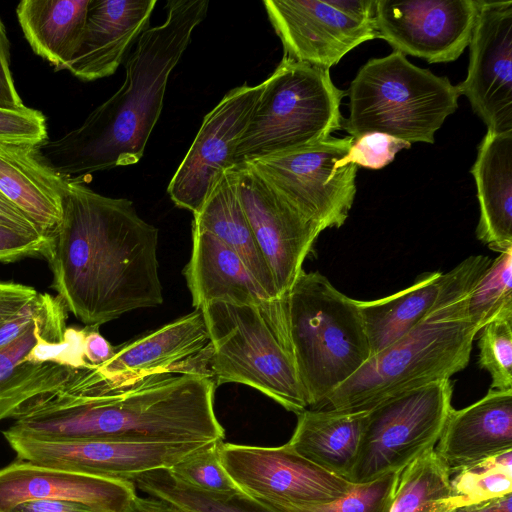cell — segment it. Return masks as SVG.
I'll return each mask as SVG.
<instances>
[{"instance_id": "obj_1", "label": "cell", "mask_w": 512, "mask_h": 512, "mask_svg": "<svg viewBox=\"0 0 512 512\" xmlns=\"http://www.w3.org/2000/svg\"><path fill=\"white\" fill-rule=\"evenodd\" d=\"M215 388L210 375L195 371L117 381L92 365L76 369L61 387L26 404L5 431L47 441L222 440Z\"/></svg>"}, {"instance_id": "obj_2", "label": "cell", "mask_w": 512, "mask_h": 512, "mask_svg": "<svg viewBox=\"0 0 512 512\" xmlns=\"http://www.w3.org/2000/svg\"><path fill=\"white\" fill-rule=\"evenodd\" d=\"M157 247L158 229L138 215L131 200L66 179L62 218L43 257L68 311L98 328L163 303Z\"/></svg>"}, {"instance_id": "obj_3", "label": "cell", "mask_w": 512, "mask_h": 512, "mask_svg": "<svg viewBox=\"0 0 512 512\" xmlns=\"http://www.w3.org/2000/svg\"><path fill=\"white\" fill-rule=\"evenodd\" d=\"M207 0H170L166 20L146 28L129 55L122 86L76 129L33 148L34 156L65 179L133 165L142 158L163 108L169 76L204 20Z\"/></svg>"}, {"instance_id": "obj_4", "label": "cell", "mask_w": 512, "mask_h": 512, "mask_svg": "<svg viewBox=\"0 0 512 512\" xmlns=\"http://www.w3.org/2000/svg\"><path fill=\"white\" fill-rule=\"evenodd\" d=\"M491 262L487 256L473 255L443 273L436 301L423 320L370 357L320 409L368 411L407 391L450 379L466 368L478 333L468 318V301Z\"/></svg>"}, {"instance_id": "obj_5", "label": "cell", "mask_w": 512, "mask_h": 512, "mask_svg": "<svg viewBox=\"0 0 512 512\" xmlns=\"http://www.w3.org/2000/svg\"><path fill=\"white\" fill-rule=\"evenodd\" d=\"M285 302L292 353L308 409H320L371 357L358 303L320 272L304 269Z\"/></svg>"}, {"instance_id": "obj_6", "label": "cell", "mask_w": 512, "mask_h": 512, "mask_svg": "<svg viewBox=\"0 0 512 512\" xmlns=\"http://www.w3.org/2000/svg\"><path fill=\"white\" fill-rule=\"evenodd\" d=\"M347 93L349 116L342 127L353 139L379 132L410 144H433L460 96L447 77L415 66L395 50L368 60Z\"/></svg>"}, {"instance_id": "obj_7", "label": "cell", "mask_w": 512, "mask_h": 512, "mask_svg": "<svg viewBox=\"0 0 512 512\" xmlns=\"http://www.w3.org/2000/svg\"><path fill=\"white\" fill-rule=\"evenodd\" d=\"M199 310L209 336L208 362L215 386L247 385L296 414L309 408L287 317L276 319L256 306L223 302L206 303Z\"/></svg>"}, {"instance_id": "obj_8", "label": "cell", "mask_w": 512, "mask_h": 512, "mask_svg": "<svg viewBox=\"0 0 512 512\" xmlns=\"http://www.w3.org/2000/svg\"><path fill=\"white\" fill-rule=\"evenodd\" d=\"M235 151V166L326 140L342 127L337 88L329 70L283 57L264 81Z\"/></svg>"}, {"instance_id": "obj_9", "label": "cell", "mask_w": 512, "mask_h": 512, "mask_svg": "<svg viewBox=\"0 0 512 512\" xmlns=\"http://www.w3.org/2000/svg\"><path fill=\"white\" fill-rule=\"evenodd\" d=\"M450 379L392 397L368 410L348 481L365 483L400 473L435 448L449 417Z\"/></svg>"}, {"instance_id": "obj_10", "label": "cell", "mask_w": 512, "mask_h": 512, "mask_svg": "<svg viewBox=\"0 0 512 512\" xmlns=\"http://www.w3.org/2000/svg\"><path fill=\"white\" fill-rule=\"evenodd\" d=\"M353 141L351 136H330L245 164L323 230L339 228L348 218L356 195L357 165L341 164Z\"/></svg>"}, {"instance_id": "obj_11", "label": "cell", "mask_w": 512, "mask_h": 512, "mask_svg": "<svg viewBox=\"0 0 512 512\" xmlns=\"http://www.w3.org/2000/svg\"><path fill=\"white\" fill-rule=\"evenodd\" d=\"M286 58L329 70L360 44L378 38L375 0H265Z\"/></svg>"}, {"instance_id": "obj_12", "label": "cell", "mask_w": 512, "mask_h": 512, "mask_svg": "<svg viewBox=\"0 0 512 512\" xmlns=\"http://www.w3.org/2000/svg\"><path fill=\"white\" fill-rule=\"evenodd\" d=\"M220 456L243 493L274 505L326 504L347 494L353 485L303 458L288 444L259 447L222 443Z\"/></svg>"}, {"instance_id": "obj_13", "label": "cell", "mask_w": 512, "mask_h": 512, "mask_svg": "<svg viewBox=\"0 0 512 512\" xmlns=\"http://www.w3.org/2000/svg\"><path fill=\"white\" fill-rule=\"evenodd\" d=\"M239 199L257 245L284 297L323 228L271 187L248 164L234 167Z\"/></svg>"}, {"instance_id": "obj_14", "label": "cell", "mask_w": 512, "mask_h": 512, "mask_svg": "<svg viewBox=\"0 0 512 512\" xmlns=\"http://www.w3.org/2000/svg\"><path fill=\"white\" fill-rule=\"evenodd\" d=\"M262 89L263 83L235 87L203 118L167 188L176 206L196 213L223 174L235 167L237 145Z\"/></svg>"}, {"instance_id": "obj_15", "label": "cell", "mask_w": 512, "mask_h": 512, "mask_svg": "<svg viewBox=\"0 0 512 512\" xmlns=\"http://www.w3.org/2000/svg\"><path fill=\"white\" fill-rule=\"evenodd\" d=\"M3 435L19 460L122 481H131L137 475L148 471L169 469L183 457L208 443L47 441L13 435L5 430Z\"/></svg>"}, {"instance_id": "obj_16", "label": "cell", "mask_w": 512, "mask_h": 512, "mask_svg": "<svg viewBox=\"0 0 512 512\" xmlns=\"http://www.w3.org/2000/svg\"><path fill=\"white\" fill-rule=\"evenodd\" d=\"M479 0H375L378 38L429 63L455 61L469 45Z\"/></svg>"}, {"instance_id": "obj_17", "label": "cell", "mask_w": 512, "mask_h": 512, "mask_svg": "<svg viewBox=\"0 0 512 512\" xmlns=\"http://www.w3.org/2000/svg\"><path fill=\"white\" fill-rule=\"evenodd\" d=\"M466 78L456 88L495 133L512 132V1L479 0Z\"/></svg>"}, {"instance_id": "obj_18", "label": "cell", "mask_w": 512, "mask_h": 512, "mask_svg": "<svg viewBox=\"0 0 512 512\" xmlns=\"http://www.w3.org/2000/svg\"><path fill=\"white\" fill-rule=\"evenodd\" d=\"M137 494L132 481L94 477L17 460L0 469V512L31 500L62 499L102 512H127Z\"/></svg>"}, {"instance_id": "obj_19", "label": "cell", "mask_w": 512, "mask_h": 512, "mask_svg": "<svg viewBox=\"0 0 512 512\" xmlns=\"http://www.w3.org/2000/svg\"><path fill=\"white\" fill-rule=\"evenodd\" d=\"M183 273L196 309L223 302L256 306L276 319L286 317L285 296L272 298L232 249L193 225L191 256Z\"/></svg>"}, {"instance_id": "obj_20", "label": "cell", "mask_w": 512, "mask_h": 512, "mask_svg": "<svg viewBox=\"0 0 512 512\" xmlns=\"http://www.w3.org/2000/svg\"><path fill=\"white\" fill-rule=\"evenodd\" d=\"M67 307L59 296L47 293L44 307L18 338L0 348V421L14 418L30 401L68 381L76 369L53 362H34L29 352L48 334H64Z\"/></svg>"}, {"instance_id": "obj_21", "label": "cell", "mask_w": 512, "mask_h": 512, "mask_svg": "<svg viewBox=\"0 0 512 512\" xmlns=\"http://www.w3.org/2000/svg\"><path fill=\"white\" fill-rule=\"evenodd\" d=\"M156 4V0H90L82 35L65 69L83 81L112 75L148 28Z\"/></svg>"}, {"instance_id": "obj_22", "label": "cell", "mask_w": 512, "mask_h": 512, "mask_svg": "<svg viewBox=\"0 0 512 512\" xmlns=\"http://www.w3.org/2000/svg\"><path fill=\"white\" fill-rule=\"evenodd\" d=\"M512 450V389L490 388L475 403L452 409L435 452L450 473Z\"/></svg>"}, {"instance_id": "obj_23", "label": "cell", "mask_w": 512, "mask_h": 512, "mask_svg": "<svg viewBox=\"0 0 512 512\" xmlns=\"http://www.w3.org/2000/svg\"><path fill=\"white\" fill-rule=\"evenodd\" d=\"M208 345L204 318L197 309L133 341L114 347L113 355L96 367L104 377L117 381L154 373L194 371L185 368L184 363L198 356Z\"/></svg>"}, {"instance_id": "obj_24", "label": "cell", "mask_w": 512, "mask_h": 512, "mask_svg": "<svg viewBox=\"0 0 512 512\" xmlns=\"http://www.w3.org/2000/svg\"><path fill=\"white\" fill-rule=\"evenodd\" d=\"M470 172L480 208L477 238L499 253L512 249V132L487 130Z\"/></svg>"}, {"instance_id": "obj_25", "label": "cell", "mask_w": 512, "mask_h": 512, "mask_svg": "<svg viewBox=\"0 0 512 512\" xmlns=\"http://www.w3.org/2000/svg\"><path fill=\"white\" fill-rule=\"evenodd\" d=\"M33 148L0 145V194L49 236L62 218L66 179L45 167Z\"/></svg>"}, {"instance_id": "obj_26", "label": "cell", "mask_w": 512, "mask_h": 512, "mask_svg": "<svg viewBox=\"0 0 512 512\" xmlns=\"http://www.w3.org/2000/svg\"><path fill=\"white\" fill-rule=\"evenodd\" d=\"M367 411L306 409L287 443L323 470L348 481L353 469Z\"/></svg>"}, {"instance_id": "obj_27", "label": "cell", "mask_w": 512, "mask_h": 512, "mask_svg": "<svg viewBox=\"0 0 512 512\" xmlns=\"http://www.w3.org/2000/svg\"><path fill=\"white\" fill-rule=\"evenodd\" d=\"M192 225L226 244L272 298H281L242 208L234 167L223 174L201 208L193 214Z\"/></svg>"}, {"instance_id": "obj_28", "label": "cell", "mask_w": 512, "mask_h": 512, "mask_svg": "<svg viewBox=\"0 0 512 512\" xmlns=\"http://www.w3.org/2000/svg\"><path fill=\"white\" fill-rule=\"evenodd\" d=\"M90 0H23L19 25L33 51L55 70L65 69L82 35Z\"/></svg>"}, {"instance_id": "obj_29", "label": "cell", "mask_w": 512, "mask_h": 512, "mask_svg": "<svg viewBox=\"0 0 512 512\" xmlns=\"http://www.w3.org/2000/svg\"><path fill=\"white\" fill-rule=\"evenodd\" d=\"M442 272L420 275L409 287L376 300H357L371 357L416 327L434 305Z\"/></svg>"}, {"instance_id": "obj_30", "label": "cell", "mask_w": 512, "mask_h": 512, "mask_svg": "<svg viewBox=\"0 0 512 512\" xmlns=\"http://www.w3.org/2000/svg\"><path fill=\"white\" fill-rule=\"evenodd\" d=\"M131 481L135 488L182 512H288L242 491L215 494L189 488L172 479L166 469L142 473Z\"/></svg>"}, {"instance_id": "obj_31", "label": "cell", "mask_w": 512, "mask_h": 512, "mask_svg": "<svg viewBox=\"0 0 512 512\" xmlns=\"http://www.w3.org/2000/svg\"><path fill=\"white\" fill-rule=\"evenodd\" d=\"M450 473L435 448L404 470L389 512H450Z\"/></svg>"}, {"instance_id": "obj_32", "label": "cell", "mask_w": 512, "mask_h": 512, "mask_svg": "<svg viewBox=\"0 0 512 512\" xmlns=\"http://www.w3.org/2000/svg\"><path fill=\"white\" fill-rule=\"evenodd\" d=\"M450 478L453 509L512 494V450L485 458Z\"/></svg>"}, {"instance_id": "obj_33", "label": "cell", "mask_w": 512, "mask_h": 512, "mask_svg": "<svg viewBox=\"0 0 512 512\" xmlns=\"http://www.w3.org/2000/svg\"><path fill=\"white\" fill-rule=\"evenodd\" d=\"M467 313L478 332L492 320L512 315V249L491 262L469 297Z\"/></svg>"}, {"instance_id": "obj_34", "label": "cell", "mask_w": 512, "mask_h": 512, "mask_svg": "<svg viewBox=\"0 0 512 512\" xmlns=\"http://www.w3.org/2000/svg\"><path fill=\"white\" fill-rule=\"evenodd\" d=\"M222 443L215 440L202 445L166 469L167 472L176 482L192 489L215 494L241 491L222 464Z\"/></svg>"}, {"instance_id": "obj_35", "label": "cell", "mask_w": 512, "mask_h": 512, "mask_svg": "<svg viewBox=\"0 0 512 512\" xmlns=\"http://www.w3.org/2000/svg\"><path fill=\"white\" fill-rule=\"evenodd\" d=\"M47 293L14 281L0 280V348L9 344L30 325L42 311Z\"/></svg>"}, {"instance_id": "obj_36", "label": "cell", "mask_w": 512, "mask_h": 512, "mask_svg": "<svg viewBox=\"0 0 512 512\" xmlns=\"http://www.w3.org/2000/svg\"><path fill=\"white\" fill-rule=\"evenodd\" d=\"M400 473H390L370 482L353 483L347 494L326 504L277 506L288 512H389Z\"/></svg>"}, {"instance_id": "obj_37", "label": "cell", "mask_w": 512, "mask_h": 512, "mask_svg": "<svg viewBox=\"0 0 512 512\" xmlns=\"http://www.w3.org/2000/svg\"><path fill=\"white\" fill-rule=\"evenodd\" d=\"M479 332V366L490 374L491 388L512 389V315L492 320Z\"/></svg>"}, {"instance_id": "obj_38", "label": "cell", "mask_w": 512, "mask_h": 512, "mask_svg": "<svg viewBox=\"0 0 512 512\" xmlns=\"http://www.w3.org/2000/svg\"><path fill=\"white\" fill-rule=\"evenodd\" d=\"M48 138L44 115L35 109L0 108V145L35 147Z\"/></svg>"}, {"instance_id": "obj_39", "label": "cell", "mask_w": 512, "mask_h": 512, "mask_svg": "<svg viewBox=\"0 0 512 512\" xmlns=\"http://www.w3.org/2000/svg\"><path fill=\"white\" fill-rule=\"evenodd\" d=\"M409 142L374 132L354 139L341 164L353 163L369 169H381L391 163L397 152L410 148Z\"/></svg>"}, {"instance_id": "obj_40", "label": "cell", "mask_w": 512, "mask_h": 512, "mask_svg": "<svg viewBox=\"0 0 512 512\" xmlns=\"http://www.w3.org/2000/svg\"><path fill=\"white\" fill-rule=\"evenodd\" d=\"M48 236L21 232L0 225V262H16L26 257H43Z\"/></svg>"}, {"instance_id": "obj_41", "label": "cell", "mask_w": 512, "mask_h": 512, "mask_svg": "<svg viewBox=\"0 0 512 512\" xmlns=\"http://www.w3.org/2000/svg\"><path fill=\"white\" fill-rule=\"evenodd\" d=\"M25 107L16 90L11 74L9 41L0 19V108L20 110Z\"/></svg>"}, {"instance_id": "obj_42", "label": "cell", "mask_w": 512, "mask_h": 512, "mask_svg": "<svg viewBox=\"0 0 512 512\" xmlns=\"http://www.w3.org/2000/svg\"><path fill=\"white\" fill-rule=\"evenodd\" d=\"M9 512H102L85 503L62 500L45 499L31 500L14 506Z\"/></svg>"}, {"instance_id": "obj_43", "label": "cell", "mask_w": 512, "mask_h": 512, "mask_svg": "<svg viewBox=\"0 0 512 512\" xmlns=\"http://www.w3.org/2000/svg\"><path fill=\"white\" fill-rule=\"evenodd\" d=\"M0 225L39 236L38 226L0 194Z\"/></svg>"}, {"instance_id": "obj_44", "label": "cell", "mask_w": 512, "mask_h": 512, "mask_svg": "<svg viewBox=\"0 0 512 512\" xmlns=\"http://www.w3.org/2000/svg\"><path fill=\"white\" fill-rule=\"evenodd\" d=\"M98 328L88 327L84 342L86 361L98 366L107 361L114 353V347L98 332Z\"/></svg>"}, {"instance_id": "obj_45", "label": "cell", "mask_w": 512, "mask_h": 512, "mask_svg": "<svg viewBox=\"0 0 512 512\" xmlns=\"http://www.w3.org/2000/svg\"><path fill=\"white\" fill-rule=\"evenodd\" d=\"M450 512H512V494L477 504L457 507Z\"/></svg>"}, {"instance_id": "obj_46", "label": "cell", "mask_w": 512, "mask_h": 512, "mask_svg": "<svg viewBox=\"0 0 512 512\" xmlns=\"http://www.w3.org/2000/svg\"><path fill=\"white\" fill-rule=\"evenodd\" d=\"M127 512H182L168 503L153 497L136 496Z\"/></svg>"}]
</instances>
